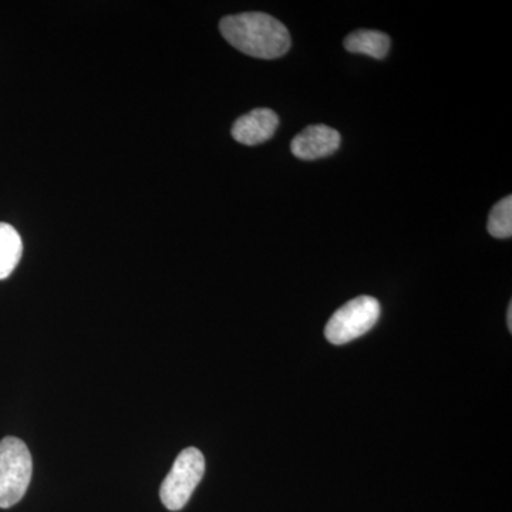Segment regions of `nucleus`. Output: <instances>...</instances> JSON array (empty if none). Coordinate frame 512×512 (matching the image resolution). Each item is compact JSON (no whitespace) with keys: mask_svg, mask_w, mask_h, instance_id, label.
I'll return each mask as SVG.
<instances>
[{"mask_svg":"<svg viewBox=\"0 0 512 512\" xmlns=\"http://www.w3.org/2000/svg\"><path fill=\"white\" fill-rule=\"evenodd\" d=\"M220 30L229 45L258 59H278L291 47V35L284 23L266 13L227 16L221 20Z\"/></svg>","mask_w":512,"mask_h":512,"instance_id":"obj_1","label":"nucleus"},{"mask_svg":"<svg viewBox=\"0 0 512 512\" xmlns=\"http://www.w3.org/2000/svg\"><path fill=\"white\" fill-rule=\"evenodd\" d=\"M33 463L28 446L16 437L0 441V508L22 500L32 480Z\"/></svg>","mask_w":512,"mask_h":512,"instance_id":"obj_2","label":"nucleus"},{"mask_svg":"<svg viewBox=\"0 0 512 512\" xmlns=\"http://www.w3.org/2000/svg\"><path fill=\"white\" fill-rule=\"evenodd\" d=\"M205 473V458L198 448H185L175 458L173 468L160 488L161 503L170 511H180L190 501Z\"/></svg>","mask_w":512,"mask_h":512,"instance_id":"obj_3","label":"nucleus"},{"mask_svg":"<svg viewBox=\"0 0 512 512\" xmlns=\"http://www.w3.org/2000/svg\"><path fill=\"white\" fill-rule=\"evenodd\" d=\"M380 312V303L372 296L352 299L333 313L325 328L326 339L332 345H346L373 329Z\"/></svg>","mask_w":512,"mask_h":512,"instance_id":"obj_4","label":"nucleus"},{"mask_svg":"<svg viewBox=\"0 0 512 512\" xmlns=\"http://www.w3.org/2000/svg\"><path fill=\"white\" fill-rule=\"evenodd\" d=\"M340 146V134L335 128L316 124L306 127L291 144L293 156L299 160H319L335 153Z\"/></svg>","mask_w":512,"mask_h":512,"instance_id":"obj_5","label":"nucleus"},{"mask_svg":"<svg viewBox=\"0 0 512 512\" xmlns=\"http://www.w3.org/2000/svg\"><path fill=\"white\" fill-rule=\"evenodd\" d=\"M279 117L271 109H255L239 117L232 127V137L245 146H258L274 137Z\"/></svg>","mask_w":512,"mask_h":512,"instance_id":"obj_6","label":"nucleus"},{"mask_svg":"<svg viewBox=\"0 0 512 512\" xmlns=\"http://www.w3.org/2000/svg\"><path fill=\"white\" fill-rule=\"evenodd\" d=\"M346 50L382 60L390 50V37L377 30L359 29L345 39Z\"/></svg>","mask_w":512,"mask_h":512,"instance_id":"obj_7","label":"nucleus"},{"mask_svg":"<svg viewBox=\"0 0 512 512\" xmlns=\"http://www.w3.org/2000/svg\"><path fill=\"white\" fill-rule=\"evenodd\" d=\"M23 254L22 238L12 225L0 222V281L9 278Z\"/></svg>","mask_w":512,"mask_h":512,"instance_id":"obj_8","label":"nucleus"},{"mask_svg":"<svg viewBox=\"0 0 512 512\" xmlns=\"http://www.w3.org/2000/svg\"><path fill=\"white\" fill-rule=\"evenodd\" d=\"M488 232L498 239L511 238L512 235V197L503 198L494 205L488 217Z\"/></svg>","mask_w":512,"mask_h":512,"instance_id":"obj_9","label":"nucleus"},{"mask_svg":"<svg viewBox=\"0 0 512 512\" xmlns=\"http://www.w3.org/2000/svg\"><path fill=\"white\" fill-rule=\"evenodd\" d=\"M507 326H508V330H510V332H512V303H510V305H508Z\"/></svg>","mask_w":512,"mask_h":512,"instance_id":"obj_10","label":"nucleus"}]
</instances>
